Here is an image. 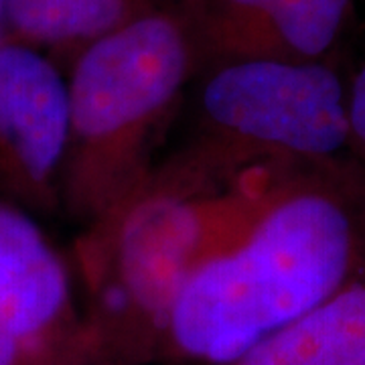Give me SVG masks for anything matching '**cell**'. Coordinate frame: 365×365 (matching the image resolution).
<instances>
[{
    "instance_id": "9c48e42d",
    "label": "cell",
    "mask_w": 365,
    "mask_h": 365,
    "mask_svg": "<svg viewBox=\"0 0 365 365\" xmlns=\"http://www.w3.org/2000/svg\"><path fill=\"white\" fill-rule=\"evenodd\" d=\"M230 365H365V282H353Z\"/></svg>"
},
{
    "instance_id": "6da1fadb",
    "label": "cell",
    "mask_w": 365,
    "mask_h": 365,
    "mask_svg": "<svg viewBox=\"0 0 365 365\" xmlns=\"http://www.w3.org/2000/svg\"><path fill=\"white\" fill-rule=\"evenodd\" d=\"M365 260V191L329 163L297 165L250 225L182 288L163 341L230 365L349 287Z\"/></svg>"
},
{
    "instance_id": "52a82bcc",
    "label": "cell",
    "mask_w": 365,
    "mask_h": 365,
    "mask_svg": "<svg viewBox=\"0 0 365 365\" xmlns=\"http://www.w3.org/2000/svg\"><path fill=\"white\" fill-rule=\"evenodd\" d=\"M353 0H274L207 57L209 63L272 59L319 63L339 39Z\"/></svg>"
},
{
    "instance_id": "4fadbf2b",
    "label": "cell",
    "mask_w": 365,
    "mask_h": 365,
    "mask_svg": "<svg viewBox=\"0 0 365 365\" xmlns=\"http://www.w3.org/2000/svg\"><path fill=\"white\" fill-rule=\"evenodd\" d=\"M9 41V23H6V4L0 0V47Z\"/></svg>"
},
{
    "instance_id": "8992f818",
    "label": "cell",
    "mask_w": 365,
    "mask_h": 365,
    "mask_svg": "<svg viewBox=\"0 0 365 365\" xmlns=\"http://www.w3.org/2000/svg\"><path fill=\"white\" fill-rule=\"evenodd\" d=\"M0 323L29 339L78 347L67 262L37 217L2 199Z\"/></svg>"
},
{
    "instance_id": "3957f363",
    "label": "cell",
    "mask_w": 365,
    "mask_h": 365,
    "mask_svg": "<svg viewBox=\"0 0 365 365\" xmlns=\"http://www.w3.org/2000/svg\"><path fill=\"white\" fill-rule=\"evenodd\" d=\"M199 0L86 45L69 61V143L61 209L90 225L157 167L155 153L201 66Z\"/></svg>"
},
{
    "instance_id": "ba28073f",
    "label": "cell",
    "mask_w": 365,
    "mask_h": 365,
    "mask_svg": "<svg viewBox=\"0 0 365 365\" xmlns=\"http://www.w3.org/2000/svg\"><path fill=\"white\" fill-rule=\"evenodd\" d=\"M187 2L193 0H4L9 39L69 61L93 41Z\"/></svg>"
},
{
    "instance_id": "30bf717a",
    "label": "cell",
    "mask_w": 365,
    "mask_h": 365,
    "mask_svg": "<svg viewBox=\"0 0 365 365\" xmlns=\"http://www.w3.org/2000/svg\"><path fill=\"white\" fill-rule=\"evenodd\" d=\"M274 0H199L197 25L201 59L207 57L215 47H220L235 31L252 23Z\"/></svg>"
},
{
    "instance_id": "5b68a950",
    "label": "cell",
    "mask_w": 365,
    "mask_h": 365,
    "mask_svg": "<svg viewBox=\"0 0 365 365\" xmlns=\"http://www.w3.org/2000/svg\"><path fill=\"white\" fill-rule=\"evenodd\" d=\"M69 143L67 78L47 53L0 47V199L33 217L61 211Z\"/></svg>"
},
{
    "instance_id": "7a4b0ae2",
    "label": "cell",
    "mask_w": 365,
    "mask_h": 365,
    "mask_svg": "<svg viewBox=\"0 0 365 365\" xmlns=\"http://www.w3.org/2000/svg\"><path fill=\"white\" fill-rule=\"evenodd\" d=\"M297 165L246 163L197 138L158 160L73 244L96 333L130 349L163 341L193 274L248 227Z\"/></svg>"
},
{
    "instance_id": "7c38bea8",
    "label": "cell",
    "mask_w": 365,
    "mask_h": 365,
    "mask_svg": "<svg viewBox=\"0 0 365 365\" xmlns=\"http://www.w3.org/2000/svg\"><path fill=\"white\" fill-rule=\"evenodd\" d=\"M347 114L351 146L365 157V66L357 71L351 88L347 90Z\"/></svg>"
},
{
    "instance_id": "277c9868",
    "label": "cell",
    "mask_w": 365,
    "mask_h": 365,
    "mask_svg": "<svg viewBox=\"0 0 365 365\" xmlns=\"http://www.w3.org/2000/svg\"><path fill=\"white\" fill-rule=\"evenodd\" d=\"M193 138L248 163H329L351 146L347 90L325 63H215Z\"/></svg>"
},
{
    "instance_id": "8fae6325",
    "label": "cell",
    "mask_w": 365,
    "mask_h": 365,
    "mask_svg": "<svg viewBox=\"0 0 365 365\" xmlns=\"http://www.w3.org/2000/svg\"><path fill=\"white\" fill-rule=\"evenodd\" d=\"M73 353L76 347L29 339L0 323V365H66Z\"/></svg>"
}]
</instances>
